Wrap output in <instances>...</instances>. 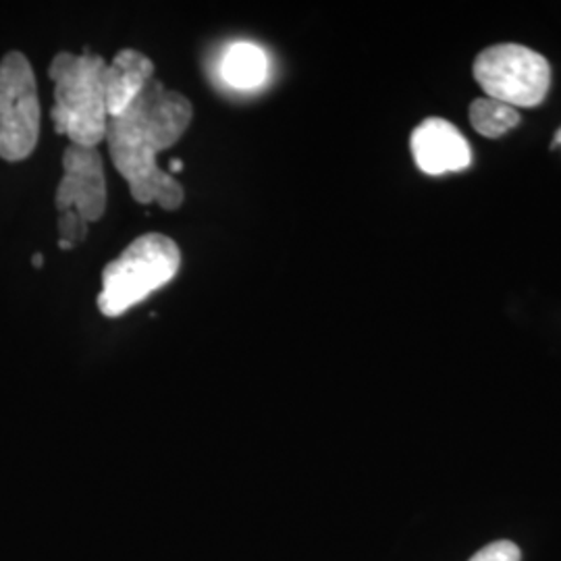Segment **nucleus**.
<instances>
[{
  "label": "nucleus",
  "instance_id": "2eb2a0df",
  "mask_svg": "<svg viewBox=\"0 0 561 561\" xmlns=\"http://www.w3.org/2000/svg\"><path fill=\"white\" fill-rule=\"evenodd\" d=\"M553 148H558V146H561V127L556 131V138H553V144H551Z\"/></svg>",
  "mask_w": 561,
  "mask_h": 561
},
{
  "label": "nucleus",
  "instance_id": "39448f33",
  "mask_svg": "<svg viewBox=\"0 0 561 561\" xmlns=\"http://www.w3.org/2000/svg\"><path fill=\"white\" fill-rule=\"evenodd\" d=\"M41 140V101L30 60L9 53L0 60V159L25 161Z\"/></svg>",
  "mask_w": 561,
  "mask_h": 561
},
{
  "label": "nucleus",
  "instance_id": "0eeeda50",
  "mask_svg": "<svg viewBox=\"0 0 561 561\" xmlns=\"http://www.w3.org/2000/svg\"><path fill=\"white\" fill-rule=\"evenodd\" d=\"M410 150L416 167L426 175H445L468 169L472 152L460 129L445 119H426L414 129Z\"/></svg>",
  "mask_w": 561,
  "mask_h": 561
},
{
  "label": "nucleus",
  "instance_id": "4468645a",
  "mask_svg": "<svg viewBox=\"0 0 561 561\" xmlns=\"http://www.w3.org/2000/svg\"><path fill=\"white\" fill-rule=\"evenodd\" d=\"M32 264H34L36 268H41V266H44V256H42V254H34V259H32Z\"/></svg>",
  "mask_w": 561,
  "mask_h": 561
},
{
  "label": "nucleus",
  "instance_id": "9b49d317",
  "mask_svg": "<svg viewBox=\"0 0 561 561\" xmlns=\"http://www.w3.org/2000/svg\"><path fill=\"white\" fill-rule=\"evenodd\" d=\"M90 229V222L81 217L76 208L59 213V236L60 241L69 243L71 248L80 245L81 241L85 240Z\"/></svg>",
  "mask_w": 561,
  "mask_h": 561
},
{
  "label": "nucleus",
  "instance_id": "423d86ee",
  "mask_svg": "<svg viewBox=\"0 0 561 561\" xmlns=\"http://www.w3.org/2000/svg\"><path fill=\"white\" fill-rule=\"evenodd\" d=\"M62 180L57 187V210L76 208L85 221L96 222L106 210V180L96 148L69 146L62 154Z\"/></svg>",
  "mask_w": 561,
  "mask_h": 561
},
{
  "label": "nucleus",
  "instance_id": "f8f14e48",
  "mask_svg": "<svg viewBox=\"0 0 561 561\" xmlns=\"http://www.w3.org/2000/svg\"><path fill=\"white\" fill-rule=\"evenodd\" d=\"M522 553L518 545L512 541L489 542L470 561H520Z\"/></svg>",
  "mask_w": 561,
  "mask_h": 561
},
{
  "label": "nucleus",
  "instance_id": "ddd939ff",
  "mask_svg": "<svg viewBox=\"0 0 561 561\" xmlns=\"http://www.w3.org/2000/svg\"><path fill=\"white\" fill-rule=\"evenodd\" d=\"M169 167H171V175H175V173H180L181 169H183V162L175 159V161H171Z\"/></svg>",
  "mask_w": 561,
  "mask_h": 561
},
{
  "label": "nucleus",
  "instance_id": "20e7f679",
  "mask_svg": "<svg viewBox=\"0 0 561 561\" xmlns=\"http://www.w3.org/2000/svg\"><path fill=\"white\" fill-rule=\"evenodd\" d=\"M474 80L486 99L514 108L539 106L551 83L547 59L520 44H495L474 60Z\"/></svg>",
  "mask_w": 561,
  "mask_h": 561
},
{
  "label": "nucleus",
  "instance_id": "1a4fd4ad",
  "mask_svg": "<svg viewBox=\"0 0 561 561\" xmlns=\"http://www.w3.org/2000/svg\"><path fill=\"white\" fill-rule=\"evenodd\" d=\"M268 71V60L261 46L238 42L229 46L222 59V80L238 90L259 88Z\"/></svg>",
  "mask_w": 561,
  "mask_h": 561
},
{
  "label": "nucleus",
  "instance_id": "f257e3e1",
  "mask_svg": "<svg viewBox=\"0 0 561 561\" xmlns=\"http://www.w3.org/2000/svg\"><path fill=\"white\" fill-rule=\"evenodd\" d=\"M194 119V106L162 81L150 80L134 104L106 123L108 152L134 201L157 202L164 210L183 204V185L159 167V154L180 141Z\"/></svg>",
  "mask_w": 561,
  "mask_h": 561
},
{
  "label": "nucleus",
  "instance_id": "7ed1b4c3",
  "mask_svg": "<svg viewBox=\"0 0 561 561\" xmlns=\"http://www.w3.org/2000/svg\"><path fill=\"white\" fill-rule=\"evenodd\" d=\"M180 245L162 233H146L131 241L119 259L102 271L99 308L108 319H117L178 277Z\"/></svg>",
  "mask_w": 561,
  "mask_h": 561
},
{
  "label": "nucleus",
  "instance_id": "6e6552de",
  "mask_svg": "<svg viewBox=\"0 0 561 561\" xmlns=\"http://www.w3.org/2000/svg\"><path fill=\"white\" fill-rule=\"evenodd\" d=\"M150 80H154V62L134 48L121 50L113 62H106L104 101L108 119L125 113Z\"/></svg>",
  "mask_w": 561,
  "mask_h": 561
},
{
  "label": "nucleus",
  "instance_id": "9d476101",
  "mask_svg": "<svg viewBox=\"0 0 561 561\" xmlns=\"http://www.w3.org/2000/svg\"><path fill=\"white\" fill-rule=\"evenodd\" d=\"M470 123L484 138H502L520 123L514 106L493 99H479L470 104Z\"/></svg>",
  "mask_w": 561,
  "mask_h": 561
},
{
  "label": "nucleus",
  "instance_id": "f03ea898",
  "mask_svg": "<svg viewBox=\"0 0 561 561\" xmlns=\"http://www.w3.org/2000/svg\"><path fill=\"white\" fill-rule=\"evenodd\" d=\"M104 69L106 60L90 48H83L81 55L59 53L48 67V78L55 81L50 111L55 131L67 136L73 146L96 148L106 138Z\"/></svg>",
  "mask_w": 561,
  "mask_h": 561
}]
</instances>
